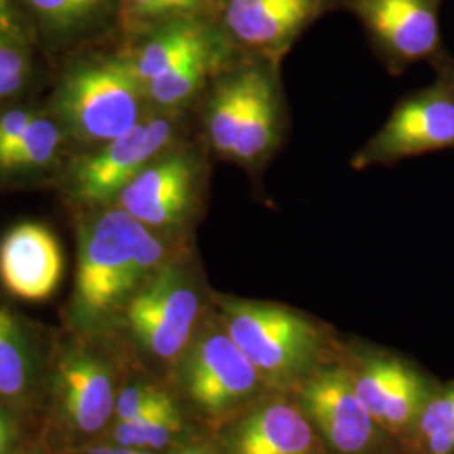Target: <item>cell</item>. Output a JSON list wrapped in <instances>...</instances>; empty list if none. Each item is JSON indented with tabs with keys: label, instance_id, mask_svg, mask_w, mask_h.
Wrapping results in <instances>:
<instances>
[{
	"label": "cell",
	"instance_id": "cell-1",
	"mask_svg": "<svg viewBox=\"0 0 454 454\" xmlns=\"http://www.w3.org/2000/svg\"><path fill=\"white\" fill-rule=\"evenodd\" d=\"M209 88L204 108L207 144L217 157L258 177L288 131L281 63L234 51Z\"/></svg>",
	"mask_w": 454,
	"mask_h": 454
},
{
	"label": "cell",
	"instance_id": "cell-2",
	"mask_svg": "<svg viewBox=\"0 0 454 454\" xmlns=\"http://www.w3.org/2000/svg\"><path fill=\"white\" fill-rule=\"evenodd\" d=\"M157 231L123 209L103 212L82 231L73 296L74 322L93 330L121 313L131 294L170 258Z\"/></svg>",
	"mask_w": 454,
	"mask_h": 454
},
{
	"label": "cell",
	"instance_id": "cell-3",
	"mask_svg": "<svg viewBox=\"0 0 454 454\" xmlns=\"http://www.w3.org/2000/svg\"><path fill=\"white\" fill-rule=\"evenodd\" d=\"M214 309L266 389L292 392L332 348L324 324L281 303L215 294Z\"/></svg>",
	"mask_w": 454,
	"mask_h": 454
},
{
	"label": "cell",
	"instance_id": "cell-4",
	"mask_svg": "<svg viewBox=\"0 0 454 454\" xmlns=\"http://www.w3.org/2000/svg\"><path fill=\"white\" fill-rule=\"evenodd\" d=\"M174 369L180 392L195 414L217 427H224L258 403L266 389L215 309L206 311Z\"/></svg>",
	"mask_w": 454,
	"mask_h": 454
},
{
	"label": "cell",
	"instance_id": "cell-5",
	"mask_svg": "<svg viewBox=\"0 0 454 454\" xmlns=\"http://www.w3.org/2000/svg\"><path fill=\"white\" fill-rule=\"evenodd\" d=\"M49 421L73 451L90 446L114 421L118 395L114 357L93 341H65L48 362Z\"/></svg>",
	"mask_w": 454,
	"mask_h": 454
},
{
	"label": "cell",
	"instance_id": "cell-6",
	"mask_svg": "<svg viewBox=\"0 0 454 454\" xmlns=\"http://www.w3.org/2000/svg\"><path fill=\"white\" fill-rule=\"evenodd\" d=\"M121 315L131 340L146 357L176 367L206 311L192 271L172 258L131 294Z\"/></svg>",
	"mask_w": 454,
	"mask_h": 454
},
{
	"label": "cell",
	"instance_id": "cell-7",
	"mask_svg": "<svg viewBox=\"0 0 454 454\" xmlns=\"http://www.w3.org/2000/svg\"><path fill=\"white\" fill-rule=\"evenodd\" d=\"M429 86L403 98L387 121L354 153L350 167H390L424 153L454 148V59L448 56Z\"/></svg>",
	"mask_w": 454,
	"mask_h": 454
},
{
	"label": "cell",
	"instance_id": "cell-8",
	"mask_svg": "<svg viewBox=\"0 0 454 454\" xmlns=\"http://www.w3.org/2000/svg\"><path fill=\"white\" fill-rule=\"evenodd\" d=\"M145 99L130 59L120 58L69 73L58 93V112L78 138L106 144L142 121Z\"/></svg>",
	"mask_w": 454,
	"mask_h": 454
},
{
	"label": "cell",
	"instance_id": "cell-9",
	"mask_svg": "<svg viewBox=\"0 0 454 454\" xmlns=\"http://www.w3.org/2000/svg\"><path fill=\"white\" fill-rule=\"evenodd\" d=\"M442 0H341L357 19L379 63L401 76L418 63L439 65L450 54L439 27Z\"/></svg>",
	"mask_w": 454,
	"mask_h": 454
},
{
	"label": "cell",
	"instance_id": "cell-10",
	"mask_svg": "<svg viewBox=\"0 0 454 454\" xmlns=\"http://www.w3.org/2000/svg\"><path fill=\"white\" fill-rule=\"evenodd\" d=\"M294 401L333 454H377L389 436L358 399L345 364H324L294 389Z\"/></svg>",
	"mask_w": 454,
	"mask_h": 454
},
{
	"label": "cell",
	"instance_id": "cell-11",
	"mask_svg": "<svg viewBox=\"0 0 454 454\" xmlns=\"http://www.w3.org/2000/svg\"><path fill=\"white\" fill-rule=\"evenodd\" d=\"M341 0H219L211 16L236 52L281 63L294 43Z\"/></svg>",
	"mask_w": 454,
	"mask_h": 454
},
{
	"label": "cell",
	"instance_id": "cell-12",
	"mask_svg": "<svg viewBox=\"0 0 454 454\" xmlns=\"http://www.w3.org/2000/svg\"><path fill=\"white\" fill-rule=\"evenodd\" d=\"M204 165L189 148H170L123 189L120 206L152 231L184 226L194 214Z\"/></svg>",
	"mask_w": 454,
	"mask_h": 454
},
{
	"label": "cell",
	"instance_id": "cell-13",
	"mask_svg": "<svg viewBox=\"0 0 454 454\" xmlns=\"http://www.w3.org/2000/svg\"><path fill=\"white\" fill-rule=\"evenodd\" d=\"M358 357L354 365H347L358 399L390 438L406 446L422 407L436 387L392 354L371 352Z\"/></svg>",
	"mask_w": 454,
	"mask_h": 454
},
{
	"label": "cell",
	"instance_id": "cell-14",
	"mask_svg": "<svg viewBox=\"0 0 454 454\" xmlns=\"http://www.w3.org/2000/svg\"><path fill=\"white\" fill-rule=\"evenodd\" d=\"M176 133L177 125L167 116L138 121L78 167L74 176L76 195L95 204L112 200L146 165L172 148Z\"/></svg>",
	"mask_w": 454,
	"mask_h": 454
},
{
	"label": "cell",
	"instance_id": "cell-15",
	"mask_svg": "<svg viewBox=\"0 0 454 454\" xmlns=\"http://www.w3.org/2000/svg\"><path fill=\"white\" fill-rule=\"evenodd\" d=\"M224 427L226 454H325L303 409L285 395L254 403Z\"/></svg>",
	"mask_w": 454,
	"mask_h": 454
},
{
	"label": "cell",
	"instance_id": "cell-16",
	"mask_svg": "<svg viewBox=\"0 0 454 454\" xmlns=\"http://www.w3.org/2000/svg\"><path fill=\"white\" fill-rule=\"evenodd\" d=\"M65 270L63 251L48 227L22 223L0 243V279L12 294L43 301L58 290Z\"/></svg>",
	"mask_w": 454,
	"mask_h": 454
},
{
	"label": "cell",
	"instance_id": "cell-17",
	"mask_svg": "<svg viewBox=\"0 0 454 454\" xmlns=\"http://www.w3.org/2000/svg\"><path fill=\"white\" fill-rule=\"evenodd\" d=\"M48 362L31 333L9 309L0 307V399L9 407H27L46 387Z\"/></svg>",
	"mask_w": 454,
	"mask_h": 454
},
{
	"label": "cell",
	"instance_id": "cell-18",
	"mask_svg": "<svg viewBox=\"0 0 454 454\" xmlns=\"http://www.w3.org/2000/svg\"><path fill=\"white\" fill-rule=\"evenodd\" d=\"M234 54L226 37L202 49L162 76L145 84L146 101L162 112H174L189 105L204 88H209L217 71Z\"/></svg>",
	"mask_w": 454,
	"mask_h": 454
},
{
	"label": "cell",
	"instance_id": "cell-19",
	"mask_svg": "<svg viewBox=\"0 0 454 454\" xmlns=\"http://www.w3.org/2000/svg\"><path fill=\"white\" fill-rule=\"evenodd\" d=\"M185 429L187 426L179 401L172 399L130 421L114 422L110 444L159 453L180 446Z\"/></svg>",
	"mask_w": 454,
	"mask_h": 454
},
{
	"label": "cell",
	"instance_id": "cell-20",
	"mask_svg": "<svg viewBox=\"0 0 454 454\" xmlns=\"http://www.w3.org/2000/svg\"><path fill=\"white\" fill-rule=\"evenodd\" d=\"M406 448L409 454H454V380L431 394Z\"/></svg>",
	"mask_w": 454,
	"mask_h": 454
},
{
	"label": "cell",
	"instance_id": "cell-21",
	"mask_svg": "<svg viewBox=\"0 0 454 454\" xmlns=\"http://www.w3.org/2000/svg\"><path fill=\"white\" fill-rule=\"evenodd\" d=\"M61 144V131L48 118L34 116L17 145L2 159L0 168L39 167L51 162Z\"/></svg>",
	"mask_w": 454,
	"mask_h": 454
},
{
	"label": "cell",
	"instance_id": "cell-22",
	"mask_svg": "<svg viewBox=\"0 0 454 454\" xmlns=\"http://www.w3.org/2000/svg\"><path fill=\"white\" fill-rule=\"evenodd\" d=\"M131 20L153 29L172 20L211 14L207 0H125Z\"/></svg>",
	"mask_w": 454,
	"mask_h": 454
},
{
	"label": "cell",
	"instance_id": "cell-23",
	"mask_svg": "<svg viewBox=\"0 0 454 454\" xmlns=\"http://www.w3.org/2000/svg\"><path fill=\"white\" fill-rule=\"evenodd\" d=\"M174 394L152 380H133L120 387L114 403V422L130 421L152 409L170 403ZM110 424V426H112Z\"/></svg>",
	"mask_w": 454,
	"mask_h": 454
},
{
	"label": "cell",
	"instance_id": "cell-24",
	"mask_svg": "<svg viewBox=\"0 0 454 454\" xmlns=\"http://www.w3.org/2000/svg\"><path fill=\"white\" fill-rule=\"evenodd\" d=\"M34 9L52 22L67 24L91 12L103 0H29Z\"/></svg>",
	"mask_w": 454,
	"mask_h": 454
},
{
	"label": "cell",
	"instance_id": "cell-25",
	"mask_svg": "<svg viewBox=\"0 0 454 454\" xmlns=\"http://www.w3.org/2000/svg\"><path fill=\"white\" fill-rule=\"evenodd\" d=\"M26 78V59L12 48V44L0 39V98L16 93Z\"/></svg>",
	"mask_w": 454,
	"mask_h": 454
},
{
	"label": "cell",
	"instance_id": "cell-26",
	"mask_svg": "<svg viewBox=\"0 0 454 454\" xmlns=\"http://www.w3.org/2000/svg\"><path fill=\"white\" fill-rule=\"evenodd\" d=\"M34 116L27 110H11L0 116V162L17 145Z\"/></svg>",
	"mask_w": 454,
	"mask_h": 454
},
{
	"label": "cell",
	"instance_id": "cell-27",
	"mask_svg": "<svg viewBox=\"0 0 454 454\" xmlns=\"http://www.w3.org/2000/svg\"><path fill=\"white\" fill-rule=\"evenodd\" d=\"M73 454H157L152 451H142V450H130V448H121L114 444H90L84 446L82 450L73 451Z\"/></svg>",
	"mask_w": 454,
	"mask_h": 454
},
{
	"label": "cell",
	"instance_id": "cell-28",
	"mask_svg": "<svg viewBox=\"0 0 454 454\" xmlns=\"http://www.w3.org/2000/svg\"><path fill=\"white\" fill-rule=\"evenodd\" d=\"M170 454H219L217 450H214L209 442H202V441H185L177 448H174V451Z\"/></svg>",
	"mask_w": 454,
	"mask_h": 454
},
{
	"label": "cell",
	"instance_id": "cell-29",
	"mask_svg": "<svg viewBox=\"0 0 454 454\" xmlns=\"http://www.w3.org/2000/svg\"><path fill=\"white\" fill-rule=\"evenodd\" d=\"M14 29V20L11 16L9 2L0 0V34H9Z\"/></svg>",
	"mask_w": 454,
	"mask_h": 454
},
{
	"label": "cell",
	"instance_id": "cell-30",
	"mask_svg": "<svg viewBox=\"0 0 454 454\" xmlns=\"http://www.w3.org/2000/svg\"><path fill=\"white\" fill-rule=\"evenodd\" d=\"M16 442H0V454H17Z\"/></svg>",
	"mask_w": 454,
	"mask_h": 454
},
{
	"label": "cell",
	"instance_id": "cell-31",
	"mask_svg": "<svg viewBox=\"0 0 454 454\" xmlns=\"http://www.w3.org/2000/svg\"><path fill=\"white\" fill-rule=\"evenodd\" d=\"M207 2H209V5H211V12H212V9H214V5H215V4H217V2H219V0H207Z\"/></svg>",
	"mask_w": 454,
	"mask_h": 454
},
{
	"label": "cell",
	"instance_id": "cell-32",
	"mask_svg": "<svg viewBox=\"0 0 454 454\" xmlns=\"http://www.w3.org/2000/svg\"><path fill=\"white\" fill-rule=\"evenodd\" d=\"M17 454H43V453H39V451H26V453H17Z\"/></svg>",
	"mask_w": 454,
	"mask_h": 454
}]
</instances>
